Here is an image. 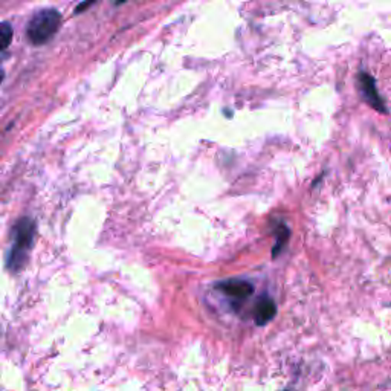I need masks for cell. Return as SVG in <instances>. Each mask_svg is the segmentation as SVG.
<instances>
[{
  "label": "cell",
  "instance_id": "1",
  "mask_svg": "<svg viewBox=\"0 0 391 391\" xmlns=\"http://www.w3.org/2000/svg\"><path fill=\"white\" fill-rule=\"evenodd\" d=\"M35 224L29 217H22L13 228V247L8 252L6 266L13 272H19L26 263L31 248L34 244Z\"/></svg>",
  "mask_w": 391,
  "mask_h": 391
},
{
  "label": "cell",
  "instance_id": "2",
  "mask_svg": "<svg viewBox=\"0 0 391 391\" xmlns=\"http://www.w3.org/2000/svg\"><path fill=\"white\" fill-rule=\"evenodd\" d=\"M61 25V14L52 8H46V10L38 11L33 15V19L29 20L26 28L28 40L40 46L48 43L51 38L57 34V31Z\"/></svg>",
  "mask_w": 391,
  "mask_h": 391
},
{
  "label": "cell",
  "instance_id": "3",
  "mask_svg": "<svg viewBox=\"0 0 391 391\" xmlns=\"http://www.w3.org/2000/svg\"><path fill=\"white\" fill-rule=\"evenodd\" d=\"M216 289H219L220 292L226 295L228 298H231L234 301V306H239L240 303L248 300V298L254 294V285H251V283L247 280H239V278L220 281L216 285Z\"/></svg>",
  "mask_w": 391,
  "mask_h": 391
},
{
  "label": "cell",
  "instance_id": "4",
  "mask_svg": "<svg viewBox=\"0 0 391 391\" xmlns=\"http://www.w3.org/2000/svg\"><path fill=\"white\" fill-rule=\"evenodd\" d=\"M358 84H359V89H361L364 101L369 106H372L374 110H378L381 113H387L385 101L379 95V90L376 88V81H374L373 76L369 75L367 72H359L358 74Z\"/></svg>",
  "mask_w": 391,
  "mask_h": 391
},
{
  "label": "cell",
  "instance_id": "5",
  "mask_svg": "<svg viewBox=\"0 0 391 391\" xmlns=\"http://www.w3.org/2000/svg\"><path fill=\"white\" fill-rule=\"evenodd\" d=\"M275 313H277V306H275V301L271 297L263 295L257 301V308H256V313H254L256 324L257 326L267 324L275 317Z\"/></svg>",
  "mask_w": 391,
  "mask_h": 391
},
{
  "label": "cell",
  "instance_id": "6",
  "mask_svg": "<svg viewBox=\"0 0 391 391\" xmlns=\"http://www.w3.org/2000/svg\"><path fill=\"white\" fill-rule=\"evenodd\" d=\"M275 235H277V243H275V247L272 249V257L274 258L280 254V252L283 251V248H285V244L288 243L289 237H290L289 228L285 224H278L277 225V231H275Z\"/></svg>",
  "mask_w": 391,
  "mask_h": 391
},
{
  "label": "cell",
  "instance_id": "7",
  "mask_svg": "<svg viewBox=\"0 0 391 391\" xmlns=\"http://www.w3.org/2000/svg\"><path fill=\"white\" fill-rule=\"evenodd\" d=\"M13 35V26L8 22H3L2 26H0V48H2L3 52L8 49V46L11 44Z\"/></svg>",
  "mask_w": 391,
  "mask_h": 391
},
{
  "label": "cell",
  "instance_id": "8",
  "mask_svg": "<svg viewBox=\"0 0 391 391\" xmlns=\"http://www.w3.org/2000/svg\"><path fill=\"white\" fill-rule=\"evenodd\" d=\"M95 2H98V0H83V2L76 6V10H75V14H81L84 11H88L89 8L94 5Z\"/></svg>",
  "mask_w": 391,
  "mask_h": 391
},
{
  "label": "cell",
  "instance_id": "9",
  "mask_svg": "<svg viewBox=\"0 0 391 391\" xmlns=\"http://www.w3.org/2000/svg\"><path fill=\"white\" fill-rule=\"evenodd\" d=\"M126 2H127V0H117V2H115V3H117V5L119 6V5H122V3H126Z\"/></svg>",
  "mask_w": 391,
  "mask_h": 391
}]
</instances>
